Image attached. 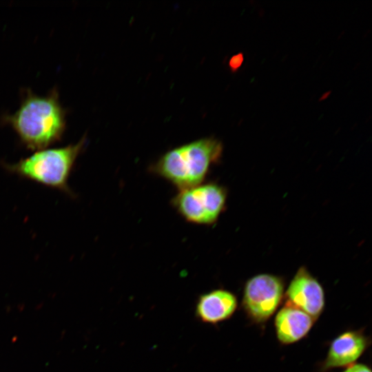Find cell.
<instances>
[{
    "label": "cell",
    "mask_w": 372,
    "mask_h": 372,
    "mask_svg": "<svg viewBox=\"0 0 372 372\" xmlns=\"http://www.w3.org/2000/svg\"><path fill=\"white\" fill-rule=\"evenodd\" d=\"M3 121L12 128L27 149L37 151L62 138L66 128V110L56 88L45 95L28 90L19 108L13 114L4 115Z\"/></svg>",
    "instance_id": "6da1fadb"
},
{
    "label": "cell",
    "mask_w": 372,
    "mask_h": 372,
    "mask_svg": "<svg viewBox=\"0 0 372 372\" xmlns=\"http://www.w3.org/2000/svg\"><path fill=\"white\" fill-rule=\"evenodd\" d=\"M223 144L214 138H201L164 154L151 170L178 190L203 183L211 166L221 157Z\"/></svg>",
    "instance_id": "7a4b0ae2"
},
{
    "label": "cell",
    "mask_w": 372,
    "mask_h": 372,
    "mask_svg": "<svg viewBox=\"0 0 372 372\" xmlns=\"http://www.w3.org/2000/svg\"><path fill=\"white\" fill-rule=\"evenodd\" d=\"M85 145L83 137L76 143L37 150L17 163H4L3 167L18 176L72 196L69 178Z\"/></svg>",
    "instance_id": "3957f363"
},
{
    "label": "cell",
    "mask_w": 372,
    "mask_h": 372,
    "mask_svg": "<svg viewBox=\"0 0 372 372\" xmlns=\"http://www.w3.org/2000/svg\"><path fill=\"white\" fill-rule=\"evenodd\" d=\"M225 200L226 192L222 187L214 183H200L178 190L172 203L185 220L211 225L223 211Z\"/></svg>",
    "instance_id": "277c9868"
},
{
    "label": "cell",
    "mask_w": 372,
    "mask_h": 372,
    "mask_svg": "<svg viewBox=\"0 0 372 372\" xmlns=\"http://www.w3.org/2000/svg\"><path fill=\"white\" fill-rule=\"evenodd\" d=\"M282 296L283 283L279 278L269 274H260L247 282L242 305L252 320L261 323L275 313Z\"/></svg>",
    "instance_id": "5b68a950"
},
{
    "label": "cell",
    "mask_w": 372,
    "mask_h": 372,
    "mask_svg": "<svg viewBox=\"0 0 372 372\" xmlns=\"http://www.w3.org/2000/svg\"><path fill=\"white\" fill-rule=\"evenodd\" d=\"M287 303L309 315L314 320L324 307V290L319 282L304 267L298 269L285 293Z\"/></svg>",
    "instance_id": "8992f818"
},
{
    "label": "cell",
    "mask_w": 372,
    "mask_h": 372,
    "mask_svg": "<svg viewBox=\"0 0 372 372\" xmlns=\"http://www.w3.org/2000/svg\"><path fill=\"white\" fill-rule=\"evenodd\" d=\"M367 338L360 331H349L336 337L331 343L323 362L324 370L353 364L367 347Z\"/></svg>",
    "instance_id": "52a82bcc"
},
{
    "label": "cell",
    "mask_w": 372,
    "mask_h": 372,
    "mask_svg": "<svg viewBox=\"0 0 372 372\" xmlns=\"http://www.w3.org/2000/svg\"><path fill=\"white\" fill-rule=\"evenodd\" d=\"M236 297L231 292L216 289L201 295L196 305L198 319L207 324H217L229 319L237 308Z\"/></svg>",
    "instance_id": "ba28073f"
},
{
    "label": "cell",
    "mask_w": 372,
    "mask_h": 372,
    "mask_svg": "<svg viewBox=\"0 0 372 372\" xmlns=\"http://www.w3.org/2000/svg\"><path fill=\"white\" fill-rule=\"evenodd\" d=\"M313 321L304 311L286 304L275 318L277 338L285 344L296 342L307 335Z\"/></svg>",
    "instance_id": "9c48e42d"
},
{
    "label": "cell",
    "mask_w": 372,
    "mask_h": 372,
    "mask_svg": "<svg viewBox=\"0 0 372 372\" xmlns=\"http://www.w3.org/2000/svg\"><path fill=\"white\" fill-rule=\"evenodd\" d=\"M342 372H371L370 368L364 364H353Z\"/></svg>",
    "instance_id": "30bf717a"
},
{
    "label": "cell",
    "mask_w": 372,
    "mask_h": 372,
    "mask_svg": "<svg viewBox=\"0 0 372 372\" xmlns=\"http://www.w3.org/2000/svg\"><path fill=\"white\" fill-rule=\"evenodd\" d=\"M242 54H238L231 57L229 61V66L233 71L237 70L243 62Z\"/></svg>",
    "instance_id": "8fae6325"
}]
</instances>
